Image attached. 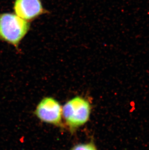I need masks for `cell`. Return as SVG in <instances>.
Instances as JSON below:
<instances>
[{
    "label": "cell",
    "mask_w": 149,
    "mask_h": 150,
    "mask_svg": "<svg viewBox=\"0 0 149 150\" xmlns=\"http://www.w3.org/2000/svg\"><path fill=\"white\" fill-rule=\"evenodd\" d=\"M30 29V23L15 13L0 14V40L13 46L17 50Z\"/></svg>",
    "instance_id": "6da1fadb"
},
{
    "label": "cell",
    "mask_w": 149,
    "mask_h": 150,
    "mask_svg": "<svg viewBox=\"0 0 149 150\" xmlns=\"http://www.w3.org/2000/svg\"><path fill=\"white\" fill-rule=\"evenodd\" d=\"M34 114L41 122L53 125L63 126L62 107L58 100L51 97H46L37 105Z\"/></svg>",
    "instance_id": "3957f363"
},
{
    "label": "cell",
    "mask_w": 149,
    "mask_h": 150,
    "mask_svg": "<svg viewBox=\"0 0 149 150\" xmlns=\"http://www.w3.org/2000/svg\"><path fill=\"white\" fill-rule=\"evenodd\" d=\"M69 150H97L96 145L92 142L79 143L72 147Z\"/></svg>",
    "instance_id": "5b68a950"
},
{
    "label": "cell",
    "mask_w": 149,
    "mask_h": 150,
    "mask_svg": "<svg viewBox=\"0 0 149 150\" xmlns=\"http://www.w3.org/2000/svg\"><path fill=\"white\" fill-rule=\"evenodd\" d=\"M91 106L88 100L79 96L66 102L62 107V115L66 125L73 132L90 119Z\"/></svg>",
    "instance_id": "7a4b0ae2"
},
{
    "label": "cell",
    "mask_w": 149,
    "mask_h": 150,
    "mask_svg": "<svg viewBox=\"0 0 149 150\" xmlns=\"http://www.w3.org/2000/svg\"><path fill=\"white\" fill-rule=\"evenodd\" d=\"M13 9L15 14L29 23L48 13L41 0H15Z\"/></svg>",
    "instance_id": "277c9868"
}]
</instances>
